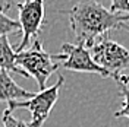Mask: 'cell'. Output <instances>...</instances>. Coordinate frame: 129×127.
<instances>
[{
    "mask_svg": "<svg viewBox=\"0 0 129 127\" xmlns=\"http://www.w3.org/2000/svg\"><path fill=\"white\" fill-rule=\"evenodd\" d=\"M68 15L69 28L75 40L91 48L97 40L112 29H119L122 24L129 22L128 13H114L97 0H79L71 10H60Z\"/></svg>",
    "mask_w": 129,
    "mask_h": 127,
    "instance_id": "1",
    "label": "cell"
},
{
    "mask_svg": "<svg viewBox=\"0 0 129 127\" xmlns=\"http://www.w3.org/2000/svg\"><path fill=\"white\" fill-rule=\"evenodd\" d=\"M91 56L98 66H101L112 75V79H114L117 83L129 85V76L123 75V72L129 69L128 48L116 41L109 40L107 35H104L91 47Z\"/></svg>",
    "mask_w": 129,
    "mask_h": 127,
    "instance_id": "2",
    "label": "cell"
},
{
    "mask_svg": "<svg viewBox=\"0 0 129 127\" xmlns=\"http://www.w3.org/2000/svg\"><path fill=\"white\" fill-rule=\"evenodd\" d=\"M15 53V61L18 67H21L29 78H34L40 91H43L48 78L59 69V61L53 58V54L43 48L38 38L34 40V44L29 48Z\"/></svg>",
    "mask_w": 129,
    "mask_h": 127,
    "instance_id": "3",
    "label": "cell"
},
{
    "mask_svg": "<svg viewBox=\"0 0 129 127\" xmlns=\"http://www.w3.org/2000/svg\"><path fill=\"white\" fill-rule=\"evenodd\" d=\"M64 78L62 75L57 76V82L50 88H44L38 94H32L31 98L28 99H21V101H10L8 102V110L10 112L24 108L31 112V120L28 123V127H43L48 118L50 112L53 110L57 98H59V91L63 86Z\"/></svg>",
    "mask_w": 129,
    "mask_h": 127,
    "instance_id": "4",
    "label": "cell"
},
{
    "mask_svg": "<svg viewBox=\"0 0 129 127\" xmlns=\"http://www.w3.org/2000/svg\"><path fill=\"white\" fill-rule=\"evenodd\" d=\"M44 3L46 0H24L18 3V15H19V28L22 32V40L16 45V51H22L31 45V40L38 38L41 28L44 25Z\"/></svg>",
    "mask_w": 129,
    "mask_h": 127,
    "instance_id": "5",
    "label": "cell"
},
{
    "mask_svg": "<svg viewBox=\"0 0 129 127\" xmlns=\"http://www.w3.org/2000/svg\"><path fill=\"white\" fill-rule=\"evenodd\" d=\"M53 58L56 61H60L59 66L62 64L66 70L95 73L103 78H112V75L106 69H103L101 66H98L94 61L91 51L84 44H79V42H76V44L64 42L62 45V51L59 54H54Z\"/></svg>",
    "mask_w": 129,
    "mask_h": 127,
    "instance_id": "6",
    "label": "cell"
},
{
    "mask_svg": "<svg viewBox=\"0 0 129 127\" xmlns=\"http://www.w3.org/2000/svg\"><path fill=\"white\" fill-rule=\"evenodd\" d=\"M31 96L32 92L16 85L9 72H0V102L21 101V99H28Z\"/></svg>",
    "mask_w": 129,
    "mask_h": 127,
    "instance_id": "7",
    "label": "cell"
},
{
    "mask_svg": "<svg viewBox=\"0 0 129 127\" xmlns=\"http://www.w3.org/2000/svg\"><path fill=\"white\" fill-rule=\"evenodd\" d=\"M15 56L16 53L9 42L8 35H2L0 37V72H12V73L24 76V78H29L21 67H18L15 61Z\"/></svg>",
    "mask_w": 129,
    "mask_h": 127,
    "instance_id": "8",
    "label": "cell"
},
{
    "mask_svg": "<svg viewBox=\"0 0 129 127\" xmlns=\"http://www.w3.org/2000/svg\"><path fill=\"white\" fill-rule=\"evenodd\" d=\"M3 10H5V8H0V37L21 31L19 22L15 21V19H12V18H9L8 15H5Z\"/></svg>",
    "mask_w": 129,
    "mask_h": 127,
    "instance_id": "9",
    "label": "cell"
},
{
    "mask_svg": "<svg viewBox=\"0 0 129 127\" xmlns=\"http://www.w3.org/2000/svg\"><path fill=\"white\" fill-rule=\"evenodd\" d=\"M117 85H119V95L123 98V105L120 110H117L113 114V117L114 118H123V117L129 118V88L128 85H123V83H117Z\"/></svg>",
    "mask_w": 129,
    "mask_h": 127,
    "instance_id": "10",
    "label": "cell"
},
{
    "mask_svg": "<svg viewBox=\"0 0 129 127\" xmlns=\"http://www.w3.org/2000/svg\"><path fill=\"white\" fill-rule=\"evenodd\" d=\"M2 123H3L2 127H28V123H25L22 120H16L8 108L2 114Z\"/></svg>",
    "mask_w": 129,
    "mask_h": 127,
    "instance_id": "11",
    "label": "cell"
},
{
    "mask_svg": "<svg viewBox=\"0 0 129 127\" xmlns=\"http://www.w3.org/2000/svg\"><path fill=\"white\" fill-rule=\"evenodd\" d=\"M110 10L114 13H128L129 15V0H112Z\"/></svg>",
    "mask_w": 129,
    "mask_h": 127,
    "instance_id": "12",
    "label": "cell"
},
{
    "mask_svg": "<svg viewBox=\"0 0 129 127\" xmlns=\"http://www.w3.org/2000/svg\"><path fill=\"white\" fill-rule=\"evenodd\" d=\"M12 6V0H0V8L9 9Z\"/></svg>",
    "mask_w": 129,
    "mask_h": 127,
    "instance_id": "13",
    "label": "cell"
},
{
    "mask_svg": "<svg viewBox=\"0 0 129 127\" xmlns=\"http://www.w3.org/2000/svg\"><path fill=\"white\" fill-rule=\"evenodd\" d=\"M119 29H125V31H128V32H129V24H122Z\"/></svg>",
    "mask_w": 129,
    "mask_h": 127,
    "instance_id": "14",
    "label": "cell"
}]
</instances>
